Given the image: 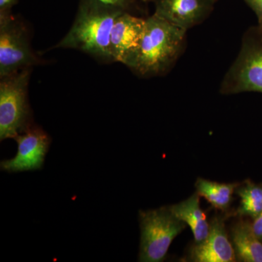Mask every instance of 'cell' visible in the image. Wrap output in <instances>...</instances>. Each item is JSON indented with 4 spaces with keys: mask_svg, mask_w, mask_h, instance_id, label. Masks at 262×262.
<instances>
[{
    "mask_svg": "<svg viewBox=\"0 0 262 262\" xmlns=\"http://www.w3.org/2000/svg\"><path fill=\"white\" fill-rule=\"evenodd\" d=\"M32 68L18 71L0 82V139H14L32 126L28 86Z\"/></svg>",
    "mask_w": 262,
    "mask_h": 262,
    "instance_id": "3",
    "label": "cell"
},
{
    "mask_svg": "<svg viewBox=\"0 0 262 262\" xmlns=\"http://www.w3.org/2000/svg\"><path fill=\"white\" fill-rule=\"evenodd\" d=\"M169 209L177 219L190 227L196 243L206 239L209 234L210 225L200 206L198 193L182 203L169 207Z\"/></svg>",
    "mask_w": 262,
    "mask_h": 262,
    "instance_id": "11",
    "label": "cell"
},
{
    "mask_svg": "<svg viewBox=\"0 0 262 262\" xmlns=\"http://www.w3.org/2000/svg\"><path fill=\"white\" fill-rule=\"evenodd\" d=\"M18 0H0V13H9Z\"/></svg>",
    "mask_w": 262,
    "mask_h": 262,
    "instance_id": "17",
    "label": "cell"
},
{
    "mask_svg": "<svg viewBox=\"0 0 262 262\" xmlns=\"http://www.w3.org/2000/svg\"><path fill=\"white\" fill-rule=\"evenodd\" d=\"M221 94H262V30L258 26L245 32L235 61L225 74Z\"/></svg>",
    "mask_w": 262,
    "mask_h": 262,
    "instance_id": "4",
    "label": "cell"
},
{
    "mask_svg": "<svg viewBox=\"0 0 262 262\" xmlns=\"http://www.w3.org/2000/svg\"><path fill=\"white\" fill-rule=\"evenodd\" d=\"M237 194L241 198L239 213L256 218L262 212V187L247 184L239 188Z\"/></svg>",
    "mask_w": 262,
    "mask_h": 262,
    "instance_id": "14",
    "label": "cell"
},
{
    "mask_svg": "<svg viewBox=\"0 0 262 262\" xmlns=\"http://www.w3.org/2000/svg\"><path fill=\"white\" fill-rule=\"evenodd\" d=\"M104 4L113 5V6L118 7L122 9L125 10L127 5V0H98Z\"/></svg>",
    "mask_w": 262,
    "mask_h": 262,
    "instance_id": "18",
    "label": "cell"
},
{
    "mask_svg": "<svg viewBox=\"0 0 262 262\" xmlns=\"http://www.w3.org/2000/svg\"><path fill=\"white\" fill-rule=\"evenodd\" d=\"M187 32L154 13L146 19L140 45L126 67L143 77L166 74L184 51Z\"/></svg>",
    "mask_w": 262,
    "mask_h": 262,
    "instance_id": "1",
    "label": "cell"
},
{
    "mask_svg": "<svg viewBox=\"0 0 262 262\" xmlns=\"http://www.w3.org/2000/svg\"><path fill=\"white\" fill-rule=\"evenodd\" d=\"M42 63L31 47L25 26L10 12L0 13V78Z\"/></svg>",
    "mask_w": 262,
    "mask_h": 262,
    "instance_id": "6",
    "label": "cell"
},
{
    "mask_svg": "<svg viewBox=\"0 0 262 262\" xmlns=\"http://www.w3.org/2000/svg\"><path fill=\"white\" fill-rule=\"evenodd\" d=\"M146 19L123 12L117 17L110 37V53L113 62L126 66L140 45Z\"/></svg>",
    "mask_w": 262,
    "mask_h": 262,
    "instance_id": "8",
    "label": "cell"
},
{
    "mask_svg": "<svg viewBox=\"0 0 262 262\" xmlns=\"http://www.w3.org/2000/svg\"><path fill=\"white\" fill-rule=\"evenodd\" d=\"M125 10L98 0H82L75 22L56 48H72L112 62L110 37L115 20Z\"/></svg>",
    "mask_w": 262,
    "mask_h": 262,
    "instance_id": "2",
    "label": "cell"
},
{
    "mask_svg": "<svg viewBox=\"0 0 262 262\" xmlns=\"http://www.w3.org/2000/svg\"><path fill=\"white\" fill-rule=\"evenodd\" d=\"M232 241L239 259L246 262H262V244L252 226L246 222L237 224L232 232Z\"/></svg>",
    "mask_w": 262,
    "mask_h": 262,
    "instance_id": "12",
    "label": "cell"
},
{
    "mask_svg": "<svg viewBox=\"0 0 262 262\" xmlns=\"http://www.w3.org/2000/svg\"><path fill=\"white\" fill-rule=\"evenodd\" d=\"M212 1L213 2V3H216L217 1H219V0H212Z\"/></svg>",
    "mask_w": 262,
    "mask_h": 262,
    "instance_id": "20",
    "label": "cell"
},
{
    "mask_svg": "<svg viewBox=\"0 0 262 262\" xmlns=\"http://www.w3.org/2000/svg\"><path fill=\"white\" fill-rule=\"evenodd\" d=\"M18 152L14 158L0 163L2 170L15 172L39 170L42 168L51 139L41 127L32 125L15 138Z\"/></svg>",
    "mask_w": 262,
    "mask_h": 262,
    "instance_id": "7",
    "label": "cell"
},
{
    "mask_svg": "<svg viewBox=\"0 0 262 262\" xmlns=\"http://www.w3.org/2000/svg\"><path fill=\"white\" fill-rule=\"evenodd\" d=\"M142 1H144V2H148V1H149V0H142Z\"/></svg>",
    "mask_w": 262,
    "mask_h": 262,
    "instance_id": "21",
    "label": "cell"
},
{
    "mask_svg": "<svg viewBox=\"0 0 262 262\" xmlns=\"http://www.w3.org/2000/svg\"><path fill=\"white\" fill-rule=\"evenodd\" d=\"M246 4L254 12L258 21L262 19V0H245Z\"/></svg>",
    "mask_w": 262,
    "mask_h": 262,
    "instance_id": "15",
    "label": "cell"
},
{
    "mask_svg": "<svg viewBox=\"0 0 262 262\" xmlns=\"http://www.w3.org/2000/svg\"><path fill=\"white\" fill-rule=\"evenodd\" d=\"M141 244L139 261H163L170 244L185 228V223L169 208L140 211Z\"/></svg>",
    "mask_w": 262,
    "mask_h": 262,
    "instance_id": "5",
    "label": "cell"
},
{
    "mask_svg": "<svg viewBox=\"0 0 262 262\" xmlns=\"http://www.w3.org/2000/svg\"><path fill=\"white\" fill-rule=\"evenodd\" d=\"M191 253L192 261L196 262L235 261L233 248L229 243L225 225L220 219L212 221L208 237L196 243Z\"/></svg>",
    "mask_w": 262,
    "mask_h": 262,
    "instance_id": "10",
    "label": "cell"
},
{
    "mask_svg": "<svg viewBox=\"0 0 262 262\" xmlns=\"http://www.w3.org/2000/svg\"><path fill=\"white\" fill-rule=\"evenodd\" d=\"M198 194L204 196L212 206L221 210L228 208L232 201L236 184H220L210 181L199 179L196 184Z\"/></svg>",
    "mask_w": 262,
    "mask_h": 262,
    "instance_id": "13",
    "label": "cell"
},
{
    "mask_svg": "<svg viewBox=\"0 0 262 262\" xmlns=\"http://www.w3.org/2000/svg\"><path fill=\"white\" fill-rule=\"evenodd\" d=\"M252 229L256 237L262 239V212L255 218L252 225Z\"/></svg>",
    "mask_w": 262,
    "mask_h": 262,
    "instance_id": "16",
    "label": "cell"
},
{
    "mask_svg": "<svg viewBox=\"0 0 262 262\" xmlns=\"http://www.w3.org/2000/svg\"><path fill=\"white\" fill-rule=\"evenodd\" d=\"M257 26L262 30V19H261V20H259V21H258V25Z\"/></svg>",
    "mask_w": 262,
    "mask_h": 262,
    "instance_id": "19",
    "label": "cell"
},
{
    "mask_svg": "<svg viewBox=\"0 0 262 262\" xmlns=\"http://www.w3.org/2000/svg\"><path fill=\"white\" fill-rule=\"evenodd\" d=\"M214 4L212 0H155V13L188 31L203 23Z\"/></svg>",
    "mask_w": 262,
    "mask_h": 262,
    "instance_id": "9",
    "label": "cell"
}]
</instances>
